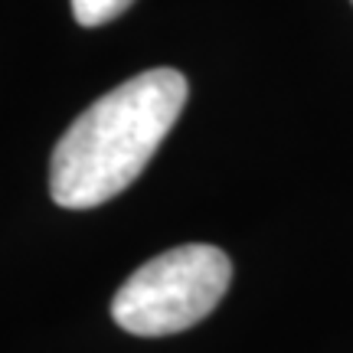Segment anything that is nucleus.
Wrapping results in <instances>:
<instances>
[{"instance_id": "2", "label": "nucleus", "mask_w": 353, "mask_h": 353, "mask_svg": "<svg viewBox=\"0 0 353 353\" xmlns=\"http://www.w3.org/2000/svg\"><path fill=\"white\" fill-rule=\"evenodd\" d=\"M232 262L223 249L190 242L154 255L114 291V324L134 337H167L200 324L223 301Z\"/></svg>"}, {"instance_id": "3", "label": "nucleus", "mask_w": 353, "mask_h": 353, "mask_svg": "<svg viewBox=\"0 0 353 353\" xmlns=\"http://www.w3.org/2000/svg\"><path fill=\"white\" fill-rule=\"evenodd\" d=\"M134 0H72V17L79 26H105L131 7Z\"/></svg>"}, {"instance_id": "1", "label": "nucleus", "mask_w": 353, "mask_h": 353, "mask_svg": "<svg viewBox=\"0 0 353 353\" xmlns=\"http://www.w3.org/2000/svg\"><path fill=\"white\" fill-rule=\"evenodd\" d=\"M176 69H148L95 99L65 128L50 161V193L63 210H92L128 190L187 105Z\"/></svg>"}]
</instances>
